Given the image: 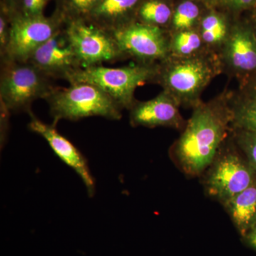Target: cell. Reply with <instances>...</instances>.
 <instances>
[{
	"instance_id": "3",
	"label": "cell",
	"mask_w": 256,
	"mask_h": 256,
	"mask_svg": "<svg viewBox=\"0 0 256 256\" xmlns=\"http://www.w3.org/2000/svg\"><path fill=\"white\" fill-rule=\"evenodd\" d=\"M45 100L50 108L53 124L62 120L77 121L89 117L111 120L122 118L120 106L100 88L88 82H73L68 87L56 86Z\"/></svg>"
},
{
	"instance_id": "8",
	"label": "cell",
	"mask_w": 256,
	"mask_h": 256,
	"mask_svg": "<svg viewBox=\"0 0 256 256\" xmlns=\"http://www.w3.org/2000/svg\"><path fill=\"white\" fill-rule=\"evenodd\" d=\"M64 24L63 18L55 12L50 16L15 15L11 18V33L6 55L1 58L28 62L34 53L60 31Z\"/></svg>"
},
{
	"instance_id": "20",
	"label": "cell",
	"mask_w": 256,
	"mask_h": 256,
	"mask_svg": "<svg viewBox=\"0 0 256 256\" xmlns=\"http://www.w3.org/2000/svg\"><path fill=\"white\" fill-rule=\"evenodd\" d=\"M101 0H56L54 12L62 16L64 23L87 20Z\"/></svg>"
},
{
	"instance_id": "4",
	"label": "cell",
	"mask_w": 256,
	"mask_h": 256,
	"mask_svg": "<svg viewBox=\"0 0 256 256\" xmlns=\"http://www.w3.org/2000/svg\"><path fill=\"white\" fill-rule=\"evenodd\" d=\"M56 86L30 62L0 60V102L11 112H32L35 100L45 98Z\"/></svg>"
},
{
	"instance_id": "31",
	"label": "cell",
	"mask_w": 256,
	"mask_h": 256,
	"mask_svg": "<svg viewBox=\"0 0 256 256\" xmlns=\"http://www.w3.org/2000/svg\"><path fill=\"white\" fill-rule=\"evenodd\" d=\"M256 3H255V4H254V5H256Z\"/></svg>"
},
{
	"instance_id": "29",
	"label": "cell",
	"mask_w": 256,
	"mask_h": 256,
	"mask_svg": "<svg viewBox=\"0 0 256 256\" xmlns=\"http://www.w3.org/2000/svg\"><path fill=\"white\" fill-rule=\"evenodd\" d=\"M248 97L256 100V76L254 77L252 82H250V87H249V94Z\"/></svg>"
},
{
	"instance_id": "21",
	"label": "cell",
	"mask_w": 256,
	"mask_h": 256,
	"mask_svg": "<svg viewBox=\"0 0 256 256\" xmlns=\"http://www.w3.org/2000/svg\"><path fill=\"white\" fill-rule=\"evenodd\" d=\"M200 16V8L194 0H184L176 6L172 18L173 33L194 30Z\"/></svg>"
},
{
	"instance_id": "15",
	"label": "cell",
	"mask_w": 256,
	"mask_h": 256,
	"mask_svg": "<svg viewBox=\"0 0 256 256\" xmlns=\"http://www.w3.org/2000/svg\"><path fill=\"white\" fill-rule=\"evenodd\" d=\"M223 206L244 238L256 224V178Z\"/></svg>"
},
{
	"instance_id": "26",
	"label": "cell",
	"mask_w": 256,
	"mask_h": 256,
	"mask_svg": "<svg viewBox=\"0 0 256 256\" xmlns=\"http://www.w3.org/2000/svg\"><path fill=\"white\" fill-rule=\"evenodd\" d=\"M0 110H1V142L2 143L4 142L6 133H8L10 114L11 112L2 102H0Z\"/></svg>"
},
{
	"instance_id": "12",
	"label": "cell",
	"mask_w": 256,
	"mask_h": 256,
	"mask_svg": "<svg viewBox=\"0 0 256 256\" xmlns=\"http://www.w3.org/2000/svg\"><path fill=\"white\" fill-rule=\"evenodd\" d=\"M180 105L174 97L163 90L154 98L134 102L129 110L132 127H166L184 130L186 122L180 114Z\"/></svg>"
},
{
	"instance_id": "19",
	"label": "cell",
	"mask_w": 256,
	"mask_h": 256,
	"mask_svg": "<svg viewBox=\"0 0 256 256\" xmlns=\"http://www.w3.org/2000/svg\"><path fill=\"white\" fill-rule=\"evenodd\" d=\"M232 128L245 130L256 134V100L249 97L239 99L230 104Z\"/></svg>"
},
{
	"instance_id": "32",
	"label": "cell",
	"mask_w": 256,
	"mask_h": 256,
	"mask_svg": "<svg viewBox=\"0 0 256 256\" xmlns=\"http://www.w3.org/2000/svg\"><path fill=\"white\" fill-rule=\"evenodd\" d=\"M55 1H56V0H55Z\"/></svg>"
},
{
	"instance_id": "18",
	"label": "cell",
	"mask_w": 256,
	"mask_h": 256,
	"mask_svg": "<svg viewBox=\"0 0 256 256\" xmlns=\"http://www.w3.org/2000/svg\"><path fill=\"white\" fill-rule=\"evenodd\" d=\"M173 13L166 0H143L138 10L137 22L164 30L171 23Z\"/></svg>"
},
{
	"instance_id": "6",
	"label": "cell",
	"mask_w": 256,
	"mask_h": 256,
	"mask_svg": "<svg viewBox=\"0 0 256 256\" xmlns=\"http://www.w3.org/2000/svg\"><path fill=\"white\" fill-rule=\"evenodd\" d=\"M225 142L205 171L204 180L207 194L222 206L248 188L256 178L255 170L236 144L226 146Z\"/></svg>"
},
{
	"instance_id": "5",
	"label": "cell",
	"mask_w": 256,
	"mask_h": 256,
	"mask_svg": "<svg viewBox=\"0 0 256 256\" xmlns=\"http://www.w3.org/2000/svg\"><path fill=\"white\" fill-rule=\"evenodd\" d=\"M160 66V64H136L119 68L94 66L80 69L68 82L95 85L112 97L122 110H129L136 100V88L146 82H156Z\"/></svg>"
},
{
	"instance_id": "30",
	"label": "cell",
	"mask_w": 256,
	"mask_h": 256,
	"mask_svg": "<svg viewBox=\"0 0 256 256\" xmlns=\"http://www.w3.org/2000/svg\"><path fill=\"white\" fill-rule=\"evenodd\" d=\"M198 1L204 2H212L216 1V0H198Z\"/></svg>"
},
{
	"instance_id": "16",
	"label": "cell",
	"mask_w": 256,
	"mask_h": 256,
	"mask_svg": "<svg viewBox=\"0 0 256 256\" xmlns=\"http://www.w3.org/2000/svg\"><path fill=\"white\" fill-rule=\"evenodd\" d=\"M206 48L200 31L194 28L174 32L170 37V54L173 58L195 56L205 52Z\"/></svg>"
},
{
	"instance_id": "27",
	"label": "cell",
	"mask_w": 256,
	"mask_h": 256,
	"mask_svg": "<svg viewBox=\"0 0 256 256\" xmlns=\"http://www.w3.org/2000/svg\"><path fill=\"white\" fill-rule=\"evenodd\" d=\"M0 5L4 6L11 18L21 12L22 0H0Z\"/></svg>"
},
{
	"instance_id": "11",
	"label": "cell",
	"mask_w": 256,
	"mask_h": 256,
	"mask_svg": "<svg viewBox=\"0 0 256 256\" xmlns=\"http://www.w3.org/2000/svg\"><path fill=\"white\" fill-rule=\"evenodd\" d=\"M28 114L30 116L28 129L46 141L56 156L80 176L87 188L88 196H94L96 192L95 180L92 178L84 154L73 143L58 132L54 124L42 122L32 112Z\"/></svg>"
},
{
	"instance_id": "2",
	"label": "cell",
	"mask_w": 256,
	"mask_h": 256,
	"mask_svg": "<svg viewBox=\"0 0 256 256\" xmlns=\"http://www.w3.org/2000/svg\"><path fill=\"white\" fill-rule=\"evenodd\" d=\"M220 72V62L214 56L205 52L190 58L170 57L160 63L154 82L160 84L180 106L194 108L201 102L202 92Z\"/></svg>"
},
{
	"instance_id": "17",
	"label": "cell",
	"mask_w": 256,
	"mask_h": 256,
	"mask_svg": "<svg viewBox=\"0 0 256 256\" xmlns=\"http://www.w3.org/2000/svg\"><path fill=\"white\" fill-rule=\"evenodd\" d=\"M230 30L225 16L212 12L202 18L198 31L206 48H216L223 46Z\"/></svg>"
},
{
	"instance_id": "9",
	"label": "cell",
	"mask_w": 256,
	"mask_h": 256,
	"mask_svg": "<svg viewBox=\"0 0 256 256\" xmlns=\"http://www.w3.org/2000/svg\"><path fill=\"white\" fill-rule=\"evenodd\" d=\"M112 34L126 60L154 64L170 57V38L164 28L136 21Z\"/></svg>"
},
{
	"instance_id": "7",
	"label": "cell",
	"mask_w": 256,
	"mask_h": 256,
	"mask_svg": "<svg viewBox=\"0 0 256 256\" xmlns=\"http://www.w3.org/2000/svg\"><path fill=\"white\" fill-rule=\"evenodd\" d=\"M64 30L82 68L126 60L114 34L86 20L66 22Z\"/></svg>"
},
{
	"instance_id": "24",
	"label": "cell",
	"mask_w": 256,
	"mask_h": 256,
	"mask_svg": "<svg viewBox=\"0 0 256 256\" xmlns=\"http://www.w3.org/2000/svg\"><path fill=\"white\" fill-rule=\"evenodd\" d=\"M52 0H22L20 14L26 16L44 15L46 5Z\"/></svg>"
},
{
	"instance_id": "1",
	"label": "cell",
	"mask_w": 256,
	"mask_h": 256,
	"mask_svg": "<svg viewBox=\"0 0 256 256\" xmlns=\"http://www.w3.org/2000/svg\"><path fill=\"white\" fill-rule=\"evenodd\" d=\"M181 136L172 148L175 163L190 176H200L212 164L232 127L230 104L223 97L194 108Z\"/></svg>"
},
{
	"instance_id": "22",
	"label": "cell",
	"mask_w": 256,
	"mask_h": 256,
	"mask_svg": "<svg viewBox=\"0 0 256 256\" xmlns=\"http://www.w3.org/2000/svg\"><path fill=\"white\" fill-rule=\"evenodd\" d=\"M234 142L256 172V134L245 130L232 128Z\"/></svg>"
},
{
	"instance_id": "14",
	"label": "cell",
	"mask_w": 256,
	"mask_h": 256,
	"mask_svg": "<svg viewBox=\"0 0 256 256\" xmlns=\"http://www.w3.org/2000/svg\"><path fill=\"white\" fill-rule=\"evenodd\" d=\"M143 0H101L88 21L111 33L137 21L138 10Z\"/></svg>"
},
{
	"instance_id": "28",
	"label": "cell",
	"mask_w": 256,
	"mask_h": 256,
	"mask_svg": "<svg viewBox=\"0 0 256 256\" xmlns=\"http://www.w3.org/2000/svg\"><path fill=\"white\" fill-rule=\"evenodd\" d=\"M244 242H246L248 246L256 252V224L248 234L244 237Z\"/></svg>"
},
{
	"instance_id": "23",
	"label": "cell",
	"mask_w": 256,
	"mask_h": 256,
	"mask_svg": "<svg viewBox=\"0 0 256 256\" xmlns=\"http://www.w3.org/2000/svg\"><path fill=\"white\" fill-rule=\"evenodd\" d=\"M11 33V16L4 6L0 5V58L5 56Z\"/></svg>"
},
{
	"instance_id": "13",
	"label": "cell",
	"mask_w": 256,
	"mask_h": 256,
	"mask_svg": "<svg viewBox=\"0 0 256 256\" xmlns=\"http://www.w3.org/2000/svg\"><path fill=\"white\" fill-rule=\"evenodd\" d=\"M223 46L224 62L234 74L248 79L256 76V33L252 26L234 25Z\"/></svg>"
},
{
	"instance_id": "25",
	"label": "cell",
	"mask_w": 256,
	"mask_h": 256,
	"mask_svg": "<svg viewBox=\"0 0 256 256\" xmlns=\"http://www.w3.org/2000/svg\"><path fill=\"white\" fill-rule=\"evenodd\" d=\"M256 0H220L222 4L230 9L239 11L250 8L255 4Z\"/></svg>"
},
{
	"instance_id": "10",
	"label": "cell",
	"mask_w": 256,
	"mask_h": 256,
	"mask_svg": "<svg viewBox=\"0 0 256 256\" xmlns=\"http://www.w3.org/2000/svg\"><path fill=\"white\" fill-rule=\"evenodd\" d=\"M28 62L52 80L69 79L82 68L64 26L32 56Z\"/></svg>"
}]
</instances>
